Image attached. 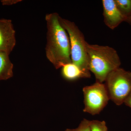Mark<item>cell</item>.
Wrapping results in <instances>:
<instances>
[{"label":"cell","instance_id":"obj_1","mask_svg":"<svg viewBox=\"0 0 131 131\" xmlns=\"http://www.w3.org/2000/svg\"><path fill=\"white\" fill-rule=\"evenodd\" d=\"M56 13L46 15L47 24V43L46 54L47 59L57 69L72 62L69 35L60 23Z\"/></svg>","mask_w":131,"mask_h":131},{"label":"cell","instance_id":"obj_2","mask_svg":"<svg viewBox=\"0 0 131 131\" xmlns=\"http://www.w3.org/2000/svg\"><path fill=\"white\" fill-rule=\"evenodd\" d=\"M87 50L89 59V69L94 75L96 82H105L108 75L120 68L121 62L117 51L107 46L90 44Z\"/></svg>","mask_w":131,"mask_h":131},{"label":"cell","instance_id":"obj_3","mask_svg":"<svg viewBox=\"0 0 131 131\" xmlns=\"http://www.w3.org/2000/svg\"><path fill=\"white\" fill-rule=\"evenodd\" d=\"M59 20L69 38L72 62L77 66L90 78L91 74L89 59L87 50V42L84 35L74 22L63 18L60 16Z\"/></svg>","mask_w":131,"mask_h":131},{"label":"cell","instance_id":"obj_4","mask_svg":"<svg viewBox=\"0 0 131 131\" xmlns=\"http://www.w3.org/2000/svg\"><path fill=\"white\" fill-rule=\"evenodd\" d=\"M105 85L110 100L121 105L131 92V72L119 68L108 75Z\"/></svg>","mask_w":131,"mask_h":131},{"label":"cell","instance_id":"obj_5","mask_svg":"<svg viewBox=\"0 0 131 131\" xmlns=\"http://www.w3.org/2000/svg\"><path fill=\"white\" fill-rule=\"evenodd\" d=\"M84 95V112L92 115L98 114L110 100L106 88L103 83L96 82L83 89Z\"/></svg>","mask_w":131,"mask_h":131},{"label":"cell","instance_id":"obj_6","mask_svg":"<svg viewBox=\"0 0 131 131\" xmlns=\"http://www.w3.org/2000/svg\"><path fill=\"white\" fill-rule=\"evenodd\" d=\"M16 43L15 31L12 20L0 19V52L9 55Z\"/></svg>","mask_w":131,"mask_h":131},{"label":"cell","instance_id":"obj_7","mask_svg":"<svg viewBox=\"0 0 131 131\" xmlns=\"http://www.w3.org/2000/svg\"><path fill=\"white\" fill-rule=\"evenodd\" d=\"M103 16L105 24L108 28L114 30L126 18L121 13L114 0H103Z\"/></svg>","mask_w":131,"mask_h":131},{"label":"cell","instance_id":"obj_8","mask_svg":"<svg viewBox=\"0 0 131 131\" xmlns=\"http://www.w3.org/2000/svg\"><path fill=\"white\" fill-rule=\"evenodd\" d=\"M61 68L62 75L66 80L73 81L80 78H89L77 66L73 63L66 64Z\"/></svg>","mask_w":131,"mask_h":131},{"label":"cell","instance_id":"obj_9","mask_svg":"<svg viewBox=\"0 0 131 131\" xmlns=\"http://www.w3.org/2000/svg\"><path fill=\"white\" fill-rule=\"evenodd\" d=\"M9 56L6 53L0 52V81L8 80L13 76V64Z\"/></svg>","mask_w":131,"mask_h":131},{"label":"cell","instance_id":"obj_10","mask_svg":"<svg viewBox=\"0 0 131 131\" xmlns=\"http://www.w3.org/2000/svg\"><path fill=\"white\" fill-rule=\"evenodd\" d=\"M114 1L119 10L127 19L131 15V0Z\"/></svg>","mask_w":131,"mask_h":131},{"label":"cell","instance_id":"obj_11","mask_svg":"<svg viewBox=\"0 0 131 131\" xmlns=\"http://www.w3.org/2000/svg\"><path fill=\"white\" fill-rule=\"evenodd\" d=\"M90 128L91 131H108L107 126L105 121H90Z\"/></svg>","mask_w":131,"mask_h":131},{"label":"cell","instance_id":"obj_12","mask_svg":"<svg viewBox=\"0 0 131 131\" xmlns=\"http://www.w3.org/2000/svg\"><path fill=\"white\" fill-rule=\"evenodd\" d=\"M90 122V121L84 119L77 128L73 129H68L65 131H91Z\"/></svg>","mask_w":131,"mask_h":131},{"label":"cell","instance_id":"obj_13","mask_svg":"<svg viewBox=\"0 0 131 131\" xmlns=\"http://www.w3.org/2000/svg\"><path fill=\"white\" fill-rule=\"evenodd\" d=\"M22 1L21 0H2L1 2L3 5H12Z\"/></svg>","mask_w":131,"mask_h":131},{"label":"cell","instance_id":"obj_14","mask_svg":"<svg viewBox=\"0 0 131 131\" xmlns=\"http://www.w3.org/2000/svg\"><path fill=\"white\" fill-rule=\"evenodd\" d=\"M124 103L126 106H128L131 108V92L126 99Z\"/></svg>","mask_w":131,"mask_h":131},{"label":"cell","instance_id":"obj_15","mask_svg":"<svg viewBox=\"0 0 131 131\" xmlns=\"http://www.w3.org/2000/svg\"><path fill=\"white\" fill-rule=\"evenodd\" d=\"M125 22H127V23H129V24L131 25V15L129 16V18L127 19Z\"/></svg>","mask_w":131,"mask_h":131}]
</instances>
